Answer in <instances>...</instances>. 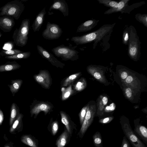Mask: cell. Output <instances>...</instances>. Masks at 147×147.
Masks as SVG:
<instances>
[{
	"label": "cell",
	"instance_id": "41",
	"mask_svg": "<svg viewBox=\"0 0 147 147\" xmlns=\"http://www.w3.org/2000/svg\"><path fill=\"white\" fill-rule=\"evenodd\" d=\"M127 74L125 71L123 72L121 74V77L123 79H125L127 77Z\"/></svg>",
	"mask_w": 147,
	"mask_h": 147
},
{
	"label": "cell",
	"instance_id": "38",
	"mask_svg": "<svg viewBox=\"0 0 147 147\" xmlns=\"http://www.w3.org/2000/svg\"><path fill=\"white\" fill-rule=\"evenodd\" d=\"M123 42L125 44H127V40L128 39V34L127 32H125L123 35Z\"/></svg>",
	"mask_w": 147,
	"mask_h": 147
},
{
	"label": "cell",
	"instance_id": "26",
	"mask_svg": "<svg viewBox=\"0 0 147 147\" xmlns=\"http://www.w3.org/2000/svg\"><path fill=\"white\" fill-rule=\"evenodd\" d=\"M80 73L79 72L75 74L67 77L63 82L62 86L66 87L72 85V83L79 77Z\"/></svg>",
	"mask_w": 147,
	"mask_h": 147
},
{
	"label": "cell",
	"instance_id": "19",
	"mask_svg": "<svg viewBox=\"0 0 147 147\" xmlns=\"http://www.w3.org/2000/svg\"><path fill=\"white\" fill-rule=\"evenodd\" d=\"M134 132L147 144V128L143 125L139 123H135Z\"/></svg>",
	"mask_w": 147,
	"mask_h": 147
},
{
	"label": "cell",
	"instance_id": "31",
	"mask_svg": "<svg viewBox=\"0 0 147 147\" xmlns=\"http://www.w3.org/2000/svg\"><path fill=\"white\" fill-rule=\"evenodd\" d=\"M98 1L100 3L112 8H117L118 6V3L115 1L109 0H99Z\"/></svg>",
	"mask_w": 147,
	"mask_h": 147
},
{
	"label": "cell",
	"instance_id": "9",
	"mask_svg": "<svg viewBox=\"0 0 147 147\" xmlns=\"http://www.w3.org/2000/svg\"><path fill=\"white\" fill-rule=\"evenodd\" d=\"M35 80L43 87L49 88L51 84V79L49 72L46 70H41L37 74L34 76Z\"/></svg>",
	"mask_w": 147,
	"mask_h": 147
},
{
	"label": "cell",
	"instance_id": "3",
	"mask_svg": "<svg viewBox=\"0 0 147 147\" xmlns=\"http://www.w3.org/2000/svg\"><path fill=\"white\" fill-rule=\"evenodd\" d=\"M24 8V6L22 2L18 0L13 1L8 3L0 8V16H10L18 20Z\"/></svg>",
	"mask_w": 147,
	"mask_h": 147
},
{
	"label": "cell",
	"instance_id": "46",
	"mask_svg": "<svg viewBox=\"0 0 147 147\" xmlns=\"http://www.w3.org/2000/svg\"></svg>",
	"mask_w": 147,
	"mask_h": 147
},
{
	"label": "cell",
	"instance_id": "44",
	"mask_svg": "<svg viewBox=\"0 0 147 147\" xmlns=\"http://www.w3.org/2000/svg\"><path fill=\"white\" fill-rule=\"evenodd\" d=\"M4 147H12L10 145H9V144H7L5 145L4 146Z\"/></svg>",
	"mask_w": 147,
	"mask_h": 147
},
{
	"label": "cell",
	"instance_id": "39",
	"mask_svg": "<svg viewBox=\"0 0 147 147\" xmlns=\"http://www.w3.org/2000/svg\"><path fill=\"white\" fill-rule=\"evenodd\" d=\"M133 79L132 77L130 76L126 78L125 79V81L126 83H130L133 80Z\"/></svg>",
	"mask_w": 147,
	"mask_h": 147
},
{
	"label": "cell",
	"instance_id": "13",
	"mask_svg": "<svg viewBox=\"0 0 147 147\" xmlns=\"http://www.w3.org/2000/svg\"><path fill=\"white\" fill-rule=\"evenodd\" d=\"M46 13V7H45L36 16L32 26L34 32L39 30L45 20V15Z\"/></svg>",
	"mask_w": 147,
	"mask_h": 147
},
{
	"label": "cell",
	"instance_id": "2",
	"mask_svg": "<svg viewBox=\"0 0 147 147\" xmlns=\"http://www.w3.org/2000/svg\"><path fill=\"white\" fill-rule=\"evenodd\" d=\"M30 26L29 19L23 20L20 28L14 31L13 38L16 45L23 47L25 46L28 39Z\"/></svg>",
	"mask_w": 147,
	"mask_h": 147
},
{
	"label": "cell",
	"instance_id": "27",
	"mask_svg": "<svg viewBox=\"0 0 147 147\" xmlns=\"http://www.w3.org/2000/svg\"><path fill=\"white\" fill-rule=\"evenodd\" d=\"M94 144L95 147H103L102 140L99 132H96L92 136Z\"/></svg>",
	"mask_w": 147,
	"mask_h": 147
},
{
	"label": "cell",
	"instance_id": "28",
	"mask_svg": "<svg viewBox=\"0 0 147 147\" xmlns=\"http://www.w3.org/2000/svg\"><path fill=\"white\" fill-rule=\"evenodd\" d=\"M128 1V0L121 1L118 3V6L117 8H111L105 12V13L109 14L113 12L120 11L124 7Z\"/></svg>",
	"mask_w": 147,
	"mask_h": 147
},
{
	"label": "cell",
	"instance_id": "36",
	"mask_svg": "<svg viewBox=\"0 0 147 147\" xmlns=\"http://www.w3.org/2000/svg\"><path fill=\"white\" fill-rule=\"evenodd\" d=\"M125 93L127 97L130 98L132 95L131 90L129 88H127L125 90Z\"/></svg>",
	"mask_w": 147,
	"mask_h": 147
},
{
	"label": "cell",
	"instance_id": "37",
	"mask_svg": "<svg viewBox=\"0 0 147 147\" xmlns=\"http://www.w3.org/2000/svg\"><path fill=\"white\" fill-rule=\"evenodd\" d=\"M140 20L141 21H142V22L146 24V26L147 25V16H140ZM139 17V18H140Z\"/></svg>",
	"mask_w": 147,
	"mask_h": 147
},
{
	"label": "cell",
	"instance_id": "21",
	"mask_svg": "<svg viewBox=\"0 0 147 147\" xmlns=\"http://www.w3.org/2000/svg\"><path fill=\"white\" fill-rule=\"evenodd\" d=\"M23 82L22 79L12 80L11 81V84L8 85L13 96H14L15 94L19 91Z\"/></svg>",
	"mask_w": 147,
	"mask_h": 147
},
{
	"label": "cell",
	"instance_id": "23",
	"mask_svg": "<svg viewBox=\"0 0 147 147\" xmlns=\"http://www.w3.org/2000/svg\"><path fill=\"white\" fill-rule=\"evenodd\" d=\"M47 129L53 136H55L59 129L58 121L57 120L53 121L52 118H51L48 125Z\"/></svg>",
	"mask_w": 147,
	"mask_h": 147
},
{
	"label": "cell",
	"instance_id": "1",
	"mask_svg": "<svg viewBox=\"0 0 147 147\" xmlns=\"http://www.w3.org/2000/svg\"><path fill=\"white\" fill-rule=\"evenodd\" d=\"M111 28L112 27L110 26L103 27L93 32L80 36L73 37L71 40L77 45L89 43L94 40L98 41L110 31Z\"/></svg>",
	"mask_w": 147,
	"mask_h": 147
},
{
	"label": "cell",
	"instance_id": "30",
	"mask_svg": "<svg viewBox=\"0 0 147 147\" xmlns=\"http://www.w3.org/2000/svg\"><path fill=\"white\" fill-rule=\"evenodd\" d=\"M85 81L82 79L78 81L74 86V89L75 91H80L83 90L85 86Z\"/></svg>",
	"mask_w": 147,
	"mask_h": 147
},
{
	"label": "cell",
	"instance_id": "17",
	"mask_svg": "<svg viewBox=\"0 0 147 147\" xmlns=\"http://www.w3.org/2000/svg\"><path fill=\"white\" fill-rule=\"evenodd\" d=\"M98 20H90L83 23L79 25L77 29V32H86L91 30L96 26Z\"/></svg>",
	"mask_w": 147,
	"mask_h": 147
},
{
	"label": "cell",
	"instance_id": "12",
	"mask_svg": "<svg viewBox=\"0 0 147 147\" xmlns=\"http://www.w3.org/2000/svg\"><path fill=\"white\" fill-rule=\"evenodd\" d=\"M61 116V121L64 124L71 137L72 136L73 130H76V125L71 120L70 117L66 113L62 111H60Z\"/></svg>",
	"mask_w": 147,
	"mask_h": 147
},
{
	"label": "cell",
	"instance_id": "45",
	"mask_svg": "<svg viewBox=\"0 0 147 147\" xmlns=\"http://www.w3.org/2000/svg\"><path fill=\"white\" fill-rule=\"evenodd\" d=\"M1 34H0V37H1Z\"/></svg>",
	"mask_w": 147,
	"mask_h": 147
},
{
	"label": "cell",
	"instance_id": "40",
	"mask_svg": "<svg viewBox=\"0 0 147 147\" xmlns=\"http://www.w3.org/2000/svg\"><path fill=\"white\" fill-rule=\"evenodd\" d=\"M94 78L98 80H99L101 78V76L100 73L98 72H96L94 74Z\"/></svg>",
	"mask_w": 147,
	"mask_h": 147
},
{
	"label": "cell",
	"instance_id": "33",
	"mask_svg": "<svg viewBox=\"0 0 147 147\" xmlns=\"http://www.w3.org/2000/svg\"><path fill=\"white\" fill-rule=\"evenodd\" d=\"M129 54L132 57L135 56L137 53L138 51L136 47L134 45L131 46L129 48Z\"/></svg>",
	"mask_w": 147,
	"mask_h": 147
},
{
	"label": "cell",
	"instance_id": "5",
	"mask_svg": "<svg viewBox=\"0 0 147 147\" xmlns=\"http://www.w3.org/2000/svg\"><path fill=\"white\" fill-rule=\"evenodd\" d=\"M121 123L125 136L133 147H146L135 134L128 122L123 121Z\"/></svg>",
	"mask_w": 147,
	"mask_h": 147
},
{
	"label": "cell",
	"instance_id": "35",
	"mask_svg": "<svg viewBox=\"0 0 147 147\" xmlns=\"http://www.w3.org/2000/svg\"><path fill=\"white\" fill-rule=\"evenodd\" d=\"M113 119L112 117H107L100 120L99 122L102 124H106L111 122Z\"/></svg>",
	"mask_w": 147,
	"mask_h": 147
},
{
	"label": "cell",
	"instance_id": "20",
	"mask_svg": "<svg viewBox=\"0 0 147 147\" xmlns=\"http://www.w3.org/2000/svg\"><path fill=\"white\" fill-rule=\"evenodd\" d=\"M20 65L16 61L7 62L0 65V72L11 71L19 69Z\"/></svg>",
	"mask_w": 147,
	"mask_h": 147
},
{
	"label": "cell",
	"instance_id": "43",
	"mask_svg": "<svg viewBox=\"0 0 147 147\" xmlns=\"http://www.w3.org/2000/svg\"><path fill=\"white\" fill-rule=\"evenodd\" d=\"M3 120V112L0 109V124L1 123Z\"/></svg>",
	"mask_w": 147,
	"mask_h": 147
},
{
	"label": "cell",
	"instance_id": "42",
	"mask_svg": "<svg viewBox=\"0 0 147 147\" xmlns=\"http://www.w3.org/2000/svg\"><path fill=\"white\" fill-rule=\"evenodd\" d=\"M102 102L103 104L104 105H106L108 101V99L107 97L104 96L102 98Z\"/></svg>",
	"mask_w": 147,
	"mask_h": 147
},
{
	"label": "cell",
	"instance_id": "6",
	"mask_svg": "<svg viewBox=\"0 0 147 147\" xmlns=\"http://www.w3.org/2000/svg\"><path fill=\"white\" fill-rule=\"evenodd\" d=\"M62 33V29L59 25L48 22L46 28L42 32V35L46 39L53 40L59 38Z\"/></svg>",
	"mask_w": 147,
	"mask_h": 147
},
{
	"label": "cell",
	"instance_id": "7",
	"mask_svg": "<svg viewBox=\"0 0 147 147\" xmlns=\"http://www.w3.org/2000/svg\"><path fill=\"white\" fill-rule=\"evenodd\" d=\"M53 107L51 104L47 102L40 101L34 102L30 106V116L32 117L34 116V118L35 119L41 112H44L45 115H46Z\"/></svg>",
	"mask_w": 147,
	"mask_h": 147
},
{
	"label": "cell",
	"instance_id": "24",
	"mask_svg": "<svg viewBox=\"0 0 147 147\" xmlns=\"http://www.w3.org/2000/svg\"><path fill=\"white\" fill-rule=\"evenodd\" d=\"M30 55L31 53L30 52H23L12 55L5 56V58L9 59L18 60L27 59L30 57Z\"/></svg>",
	"mask_w": 147,
	"mask_h": 147
},
{
	"label": "cell",
	"instance_id": "18",
	"mask_svg": "<svg viewBox=\"0 0 147 147\" xmlns=\"http://www.w3.org/2000/svg\"><path fill=\"white\" fill-rule=\"evenodd\" d=\"M21 141L30 147H38V141L34 136L31 135H24L21 138Z\"/></svg>",
	"mask_w": 147,
	"mask_h": 147
},
{
	"label": "cell",
	"instance_id": "25",
	"mask_svg": "<svg viewBox=\"0 0 147 147\" xmlns=\"http://www.w3.org/2000/svg\"><path fill=\"white\" fill-rule=\"evenodd\" d=\"M62 100H65L74 93V91L72 89V85H70L66 88L63 87L61 89Z\"/></svg>",
	"mask_w": 147,
	"mask_h": 147
},
{
	"label": "cell",
	"instance_id": "15",
	"mask_svg": "<svg viewBox=\"0 0 147 147\" xmlns=\"http://www.w3.org/2000/svg\"><path fill=\"white\" fill-rule=\"evenodd\" d=\"M14 25L12 19L7 17H0V28L4 32L10 31Z\"/></svg>",
	"mask_w": 147,
	"mask_h": 147
},
{
	"label": "cell",
	"instance_id": "14",
	"mask_svg": "<svg viewBox=\"0 0 147 147\" xmlns=\"http://www.w3.org/2000/svg\"><path fill=\"white\" fill-rule=\"evenodd\" d=\"M24 116L22 113H20L11 126L9 132L12 134H15L16 132L22 131L23 127L22 119Z\"/></svg>",
	"mask_w": 147,
	"mask_h": 147
},
{
	"label": "cell",
	"instance_id": "29",
	"mask_svg": "<svg viewBox=\"0 0 147 147\" xmlns=\"http://www.w3.org/2000/svg\"><path fill=\"white\" fill-rule=\"evenodd\" d=\"M23 52L17 49L2 50L0 53V55L2 56H10L21 53Z\"/></svg>",
	"mask_w": 147,
	"mask_h": 147
},
{
	"label": "cell",
	"instance_id": "32",
	"mask_svg": "<svg viewBox=\"0 0 147 147\" xmlns=\"http://www.w3.org/2000/svg\"><path fill=\"white\" fill-rule=\"evenodd\" d=\"M87 106L84 107L81 110L79 113V118L80 124L82 125L86 113Z\"/></svg>",
	"mask_w": 147,
	"mask_h": 147
},
{
	"label": "cell",
	"instance_id": "34",
	"mask_svg": "<svg viewBox=\"0 0 147 147\" xmlns=\"http://www.w3.org/2000/svg\"><path fill=\"white\" fill-rule=\"evenodd\" d=\"M121 147H130L128 140L125 136H124L123 138Z\"/></svg>",
	"mask_w": 147,
	"mask_h": 147
},
{
	"label": "cell",
	"instance_id": "4",
	"mask_svg": "<svg viewBox=\"0 0 147 147\" xmlns=\"http://www.w3.org/2000/svg\"><path fill=\"white\" fill-rule=\"evenodd\" d=\"M77 46L73 47L66 46L62 44L53 48L51 51L58 57H61L62 60L74 61L79 58V52L75 49Z\"/></svg>",
	"mask_w": 147,
	"mask_h": 147
},
{
	"label": "cell",
	"instance_id": "11",
	"mask_svg": "<svg viewBox=\"0 0 147 147\" xmlns=\"http://www.w3.org/2000/svg\"><path fill=\"white\" fill-rule=\"evenodd\" d=\"M51 10L59 11L65 17L69 15L68 6L65 0H54L49 8V11Z\"/></svg>",
	"mask_w": 147,
	"mask_h": 147
},
{
	"label": "cell",
	"instance_id": "16",
	"mask_svg": "<svg viewBox=\"0 0 147 147\" xmlns=\"http://www.w3.org/2000/svg\"><path fill=\"white\" fill-rule=\"evenodd\" d=\"M70 136L66 129L57 139L56 142V145L57 147H65L69 142Z\"/></svg>",
	"mask_w": 147,
	"mask_h": 147
},
{
	"label": "cell",
	"instance_id": "10",
	"mask_svg": "<svg viewBox=\"0 0 147 147\" xmlns=\"http://www.w3.org/2000/svg\"><path fill=\"white\" fill-rule=\"evenodd\" d=\"M94 114L89 107H87L86 115L78 135L82 138L92 123Z\"/></svg>",
	"mask_w": 147,
	"mask_h": 147
},
{
	"label": "cell",
	"instance_id": "8",
	"mask_svg": "<svg viewBox=\"0 0 147 147\" xmlns=\"http://www.w3.org/2000/svg\"><path fill=\"white\" fill-rule=\"evenodd\" d=\"M37 49L38 53L42 57L48 60L53 65L57 67L63 68L65 64L57 60L47 50L38 45L37 46Z\"/></svg>",
	"mask_w": 147,
	"mask_h": 147
},
{
	"label": "cell",
	"instance_id": "22",
	"mask_svg": "<svg viewBox=\"0 0 147 147\" xmlns=\"http://www.w3.org/2000/svg\"><path fill=\"white\" fill-rule=\"evenodd\" d=\"M19 107L17 105L13 102L11 105L10 109L9 125L11 126L20 114Z\"/></svg>",
	"mask_w": 147,
	"mask_h": 147
}]
</instances>
